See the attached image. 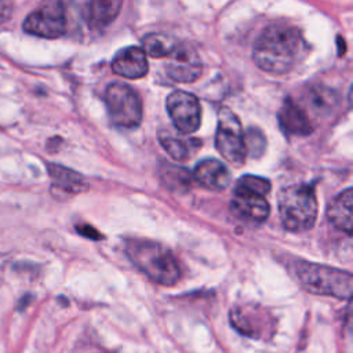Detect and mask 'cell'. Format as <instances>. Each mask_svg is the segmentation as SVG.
I'll use <instances>...</instances> for the list:
<instances>
[{
  "label": "cell",
  "instance_id": "1",
  "mask_svg": "<svg viewBox=\"0 0 353 353\" xmlns=\"http://www.w3.org/2000/svg\"><path fill=\"white\" fill-rule=\"evenodd\" d=\"M303 50V37L295 26L274 23L256 37L252 59L266 73L284 74L298 63Z\"/></svg>",
  "mask_w": 353,
  "mask_h": 353
},
{
  "label": "cell",
  "instance_id": "2",
  "mask_svg": "<svg viewBox=\"0 0 353 353\" xmlns=\"http://www.w3.org/2000/svg\"><path fill=\"white\" fill-rule=\"evenodd\" d=\"M125 252L131 262L154 283L170 287L179 280V265L165 245L145 239H128Z\"/></svg>",
  "mask_w": 353,
  "mask_h": 353
},
{
  "label": "cell",
  "instance_id": "3",
  "mask_svg": "<svg viewBox=\"0 0 353 353\" xmlns=\"http://www.w3.org/2000/svg\"><path fill=\"white\" fill-rule=\"evenodd\" d=\"M292 272L301 285L312 294L338 299H350L352 296V274L346 270L306 261H295Z\"/></svg>",
  "mask_w": 353,
  "mask_h": 353
},
{
  "label": "cell",
  "instance_id": "4",
  "mask_svg": "<svg viewBox=\"0 0 353 353\" xmlns=\"http://www.w3.org/2000/svg\"><path fill=\"white\" fill-rule=\"evenodd\" d=\"M279 214L283 226L294 233L313 228L317 218V199L310 185H295L280 192Z\"/></svg>",
  "mask_w": 353,
  "mask_h": 353
},
{
  "label": "cell",
  "instance_id": "5",
  "mask_svg": "<svg viewBox=\"0 0 353 353\" xmlns=\"http://www.w3.org/2000/svg\"><path fill=\"white\" fill-rule=\"evenodd\" d=\"M105 102L112 121L123 128H135L142 121V101L128 84L112 83L106 88Z\"/></svg>",
  "mask_w": 353,
  "mask_h": 353
},
{
  "label": "cell",
  "instance_id": "6",
  "mask_svg": "<svg viewBox=\"0 0 353 353\" xmlns=\"http://www.w3.org/2000/svg\"><path fill=\"white\" fill-rule=\"evenodd\" d=\"M215 148L221 153V156L230 164L236 167L244 164L247 152L243 127L236 113L229 108H222L218 113Z\"/></svg>",
  "mask_w": 353,
  "mask_h": 353
},
{
  "label": "cell",
  "instance_id": "7",
  "mask_svg": "<svg viewBox=\"0 0 353 353\" xmlns=\"http://www.w3.org/2000/svg\"><path fill=\"white\" fill-rule=\"evenodd\" d=\"M229 320L239 334L252 339H269L276 330V320L272 313L255 303L234 306L229 313Z\"/></svg>",
  "mask_w": 353,
  "mask_h": 353
},
{
  "label": "cell",
  "instance_id": "8",
  "mask_svg": "<svg viewBox=\"0 0 353 353\" xmlns=\"http://www.w3.org/2000/svg\"><path fill=\"white\" fill-rule=\"evenodd\" d=\"M23 30L43 39H57L66 30L65 7L59 1H47L33 10L23 21Z\"/></svg>",
  "mask_w": 353,
  "mask_h": 353
},
{
  "label": "cell",
  "instance_id": "9",
  "mask_svg": "<svg viewBox=\"0 0 353 353\" xmlns=\"http://www.w3.org/2000/svg\"><path fill=\"white\" fill-rule=\"evenodd\" d=\"M165 108L174 127L181 135H190L200 127L201 108L193 94L175 90L167 97Z\"/></svg>",
  "mask_w": 353,
  "mask_h": 353
},
{
  "label": "cell",
  "instance_id": "10",
  "mask_svg": "<svg viewBox=\"0 0 353 353\" xmlns=\"http://www.w3.org/2000/svg\"><path fill=\"white\" fill-rule=\"evenodd\" d=\"M165 73L176 83H193L203 73V62L192 44L178 43L167 57Z\"/></svg>",
  "mask_w": 353,
  "mask_h": 353
},
{
  "label": "cell",
  "instance_id": "11",
  "mask_svg": "<svg viewBox=\"0 0 353 353\" xmlns=\"http://www.w3.org/2000/svg\"><path fill=\"white\" fill-rule=\"evenodd\" d=\"M230 210L237 218L255 225L263 223L270 215V205L263 196L240 189L233 190Z\"/></svg>",
  "mask_w": 353,
  "mask_h": 353
},
{
  "label": "cell",
  "instance_id": "12",
  "mask_svg": "<svg viewBox=\"0 0 353 353\" xmlns=\"http://www.w3.org/2000/svg\"><path fill=\"white\" fill-rule=\"evenodd\" d=\"M48 174L51 178V193L58 199H70L88 190V183L79 172L59 164L50 163Z\"/></svg>",
  "mask_w": 353,
  "mask_h": 353
},
{
  "label": "cell",
  "instance_id": "13",
  "mask_svg": "<svg viewBox=\"0 0 353 353\" xmlns=\"http://www.w3.org/2000/svg\"><path fill=\"white\" fill-rule=\"evenodd\" d=\"M112 70L125 79H141L148 73V58L141 47L128 46L117 51L112 59Z\"/></svg>",
  "mask_w": 353,
  "mask_h": 353
},
{
  "label": "cell",
  "instance_id": "14",
  "mask_svg": "<svg viewBox=\"0 0 353 353\" xmlns=\"http://www.w3.org/2000/svg\"><path fill=\"white\" fill-rule=\"evenodd\" d=\"M193 178L201 186L214 192L225 190L232 181L228 167L215 159H204L197 163Z\"/></svg>",
  "mask_w": 353,
  "mask_h": 353
},
{
  "label": "cell",
  "instance_id": "15",
  "mask_svg": "<svg viewBox=\"0 0 353 353\" xmlns=\"http://www.w3.org/2000/svg\"><path fill=\"white\" fill-rule=\"evenodd\" d=\"M281 130L290 135H309L313 131L307 112L291 98H287L279 112Z\"/></svg>",
  "mask_w": 353,
  "mask_h": 353
},
{
  "label": "cell",
  "instance_id": "16",
  "mask_svg": "<svg viewBox=\"0 0 353 353\" xmlns=\"http://www.w3.org/2000/svg\"><path fill=\"white\" fill-rule=\"evenodd\" d=\"M352 201H353V189L347 188L331 201L327 210V216L331 225L346 234H352V230H353Z\"/></svg>",
  "mask_w": 353,
  "mask_h": 353
},
{
  "label": "cell",
  "instance_id": "17",
  "mask_svg": "<svg viewBox=\"0 0 353 353\" xmlns=\"http://www.w3.org/2000/svg\"><path fill=\"white\" fill-rule=\"evenodd\" d=\"M120 8L121 3L114 0L90 1L84 10V18L90 28L102 29L114 21L120 12Z\"/></svg>",
  "mask_w": 353,
  "mask_h": 353
},
{
  "label": "cell",
  "instance_id": "18",
  "mask_svg": "<svg viewBox=\"0 0 353 353\" xmlns=\"http://www.w3.org/2000/svg\"><path fill=\"white\" fill-rule=\"evenodd\" d=\"M338 101H339L338 94L334 90L323 85L307 88L305 95V102L307 108L317 116L330 114L338 105Z\"/></svg>",
  "mask_w": 353,
  "mask_h": 353
},
{
  "label": "cell",
  "instance_id": "19",
  "mask_svg": "<svg viewBox=\"0 0 353 353\" xmlns=\"http://www.w3.org/2000/svg\"><path fill=\"white\" fill-rule=\"evenodd\" d=\"M159 141H160L163 149L176 161L189 160L193 150L200 148V141L185 139L183 137L172 135L170 131H160Z\"/></svg>",
  "mask_w": 353,
  "mask_h": 353
},
{
  "label": "cell",
  "instance_id": "20",
  "mask_svg": "<svg viewBox=\"0 0 353 353\" xmlns=\"http://www.w3.org/2000/svg\"><path fill=\"white\" fill-rule=\"evenodd\" d=\"M176 44L178 41L170 34L149 33L143 37L141 48L145 55H149L152 58H165L174 51Z\"/></svg>",
  "mask_w": 353,
  "mask_h": 353
},
{
  "label": "cell",
  "instance_id": "21",
  "mask_svg": "<svg viewBox=\"0 0 353 353\" xmlns=\"http://www.w3.org/2000/svg\"><path fill=\"white\" fill-rule=\"evenodd\" d=\"M163 179L168 189L175 192H186L190 189L193 176L185 168L165 164V167L163 168Z\"/></svg>",
  "mask_w": 353,
  "mask_h": 353
},
{
  "label": "cell",
  "instance_id": "22",
  "mask_svg": "<svg viewBox=\"0 0 353 353\" xmlns=\"http://www.w3.org/2000/svg\"><path fill=\"white\" fill-rule=\"evenodd\" d=\"M270 181L263 178V176H256V175H244L241 176L237 182L234 189H240L244 192H250L258 196H266L270 192Z\"/></svg>",
  "mask_w": 353,
  "mask_h": 353
},
{
  "label": "cell",
  "instance_id": "23",
  "mask_svg": "<svg viewBox=\"0 0 353 353\" xmlns=\"http://www.w3.org/2000/svg\"><path fill=\"white\" fill-rule=\"evenodd\" d=\"M244 143H245L247 154H251L255 157H259L266 148V139L263 132L252 127L244 134Z\"/></svg>",
  "mask_w": 353,
  "mask_h": 353
},
{
  "label": "cell",
  "instance_id": "24",
  "mask_svg": "<svg viewBox=\"0 0 353 353\" xmlns=\"http://www.w3.org/2000/svg\"><path fill=\"white\" fill-rule=\"evenodd\" d=\"M12 14V3L11 1H0V23L10 19Z\"/></svg>",
  "mask_w": 353,
  "mask_h": 353
},
{
  "label": "cell",
  "instance_id": "25",
  "mask_svg": "<svg viewBox=\"0 0 353 353\" xmlns=\"http://www.w3.org/2000/svg\"><path fill=\"white\" fill-rule=\"evenodd\" d=\"M76 229L79 230V233H81V234H84V236L90 237V239H98V237H101V236H99V233H98L94 228H91V226H88V225L76 226Z\"/></svg>",
  "mask_w": 353,
  "mask_h": 353
},
{
  "label": "cell",
  "instance_id": "26",
  "mask_svg": "<svg viewBox=\"0 0 353 353\" xmlns=\"http://www.w3.org/2000/svg\"><path fill=\"white\" fill-rule=\"evenodd\" d=\"M4 269H6V263L4 261L0 258V287H1V283H3V276H4Z\"/></svg>",
  "mask_w": 353,
  "mask_h": 353
}]
</instances>
